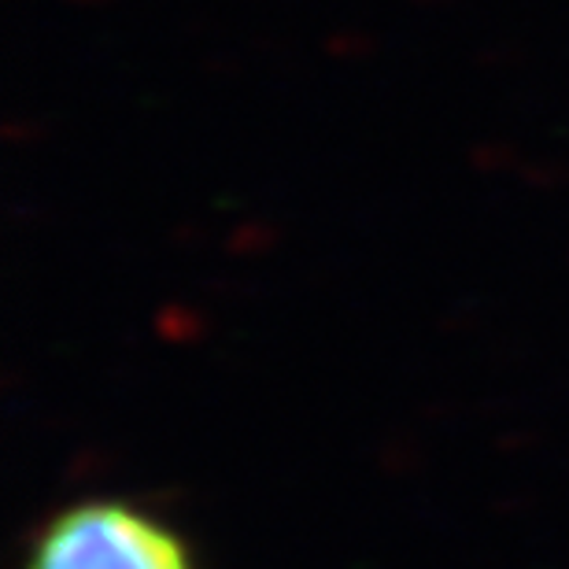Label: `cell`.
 I'll use <instances>...</instances> for the list:
<instances>
[{
	"instance_id": "obj_1",
	"label": "cell",
	"mask_w": 569,
	"mask_h": 569,
	"mask_svg": "<svg viewBox=\"0 0 569 569\" xmlns=\"http://www.w3.org/2000/svg\"><path fill=\"white\" fill-rule=\"evenodd\" d=\"M22 569H197L167 521L127 499H78L30 537Z\"/></svg>"
}]
</instances>
